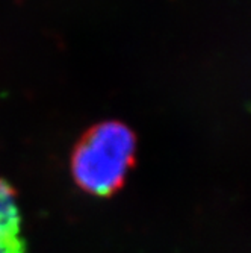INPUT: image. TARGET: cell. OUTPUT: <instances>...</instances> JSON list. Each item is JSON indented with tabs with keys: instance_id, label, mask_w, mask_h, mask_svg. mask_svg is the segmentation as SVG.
<instances>
[{
	"instance_id": "1",
	"label": "cell",
	"mask_w": 251,
	"mask_h": 253,
	"mask_svg": "<svg viewBox=\"0 0 251 253\" xmlns=\"http://www.w3.org/2000/svg\"><path fill=\"white\" fill-rule=\"evenodd\" d=\"M136 136L120 122H103L86 130L72 155L77 187L96 197L115 194L135 163Z\"/></svg>"
},
{
	"instance_id": "2",
	"label": "cell",
	"mask_w": 251,
	"mask_h": 253,
	"mask_svg": "<svg viewBox=\"0 0 251 253\" xmlns=\"http://www.w3.org/2000/svg\"><path fill=\"white\" fill-rule=\"evenodd\" d=\"M0 253H26L17 194L3 179H0Z\"/></svg>"
}]
</instances>
